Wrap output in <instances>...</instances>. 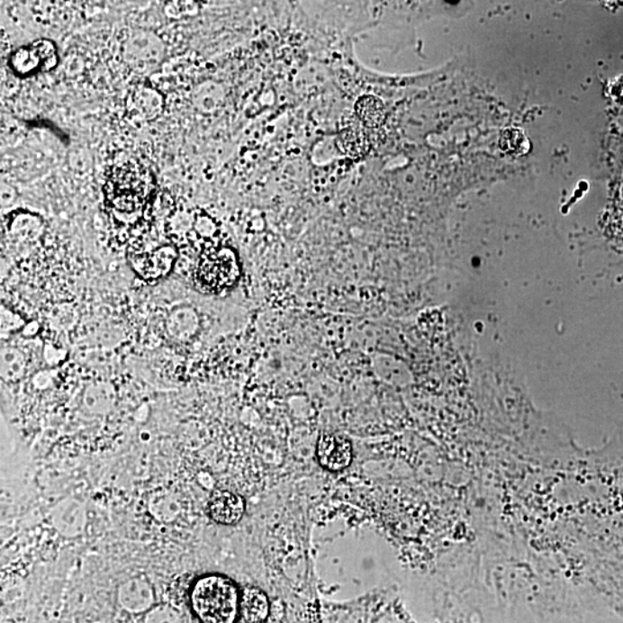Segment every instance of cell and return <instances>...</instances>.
Returning a JSON list of instances; mask_svg holds the SVG:
<instances>
[{
	"label": "cell",
	"instance_id": "9c48e42d",
	"mask_svg": "<svg viewBox=\"0 0 623 623\" xmlns=\"http://www.w3.org/2000/svg\"><path fill=\"white\" fill-rule=\"evenodd\" d=\"M175 252L171 248H163L154 253L147 254L139 260V267L143 273L150 276H158L163 272L170 269L175 260Z\"/></svg>",
	"mask_w": 623,
	"mask_h": 623
},
{
	"label": "cell",
	"instance_id": "277c9868",
	"mask_svg": "<svg viewBox=\"0 0 623 623\" xmlns=\"http://www.w3.org/2000/svg\"><path fill=\"white\" fill-rule=\"evenodd\" d=\"M57 63L55 44L48 40L18 49L11 57L10 65L18 76L28 77L39 72L49 71Z\"/></svg>",
	"mask_w": 623,
	"mask_h": 623
},
{
	"label": "cell",
	"instance_id": "ba28073f",
	"mask_svg": "<svg viewBox=\"0 0 623 623\" xmlns=\"http://www.w3.org/2000/svg\"><path fill=\"white\" fill-rule=\"evenodd\" d=\"M356 113L360 122L367 127H378L384 121L383 102L373 95L363 96L357 101Z\"/></svg>",
	"mask_w": 623,
	"mask_h": 623
},
{
	"label": "cell",
	"instance_id": "5b68a950",
	"mask_svg": "<svg viewBox=\"0 0 623 623\" xmlns=\"http://www.w3.org/2000/svg\"><path fill=\"white\" fill-rule=\"evenodd\" d=\"M317 457L326 470L342 471L351 465L354 452L350 441L338 434L326 433L319 438Z\"/></svg>",
	"mask_w": 623,
	"mask_h": 623
},
{
	"label": "cell",
	"instance_id": "6da1fadb",
	"mask_svg": "<svg viewBox=\"0 0 623 623\" xmlns=\"http://www.w3.org/2000/svg\"><path fill=\"white\" fill-rule=\"evenodd\" d=\"M155 179L149 169L137 161L114 166L105 185V198L114 215L122 220L133 219L153 198Z\"/></svg>",
	"mask_w": 623,
	"mask_h": 623
},
{
	"label": "cell",
	"instance_id": "7a4b0ae2",
	"mask_svg": "<svg viewBox=\"0 0 623 623\" xmlns=\"http://www.w3.org/2000/svg\"><path fill=\"white\" fill-rule=\"evenodd\" d=\"M240 594L231 580L222 575H204L191 592L194 612L203 623H236Z\"/></svg>",
	"mask_w": 623,
	"mask_h": 623
},
{
	"label": "cell",
	"instance_id": "30bf717a",
	"mask_svg": "<svg viewBox=\"0 0 623 623\" xmlns=\"http://www.w3.org/2000/svg\"><path fill=\"white\" fill-rule=\"evenodd\" d=\"M339 138H341L343 149L351 158H362L370 150V141H368L367 135L359 127H348L342 131Z\"/></svg>",
	"mask_w": 623,
	"mask_h": 623
},
{
	"label": "cell",
	"instance_id": "3957f363",
	"mask_svg": "<svg viewBox=\"0 0 623 623\" xmlns=\"http://www.w3.org/2000/svg\"><path fill=\"white\" fill-rule=\"evenodd\" d=\"M239 276L235 252L230 248L209 249L201 257L198 278L203 286L211 291H222L230 288Z\"/></svg>",
	"mask_w": 623,
	"mask_h": 623
},
{
	"label": "cell",
	"instance_id": "8992f818",
	"mask_svg": "<svg viewBox=\"0 0 623 623\" xmlns=\"http://www.w3.org/2000/svg\"><path fill=\"white\" fill-rule=\"evenodd\" d=\"M245 511L243 498L228 491H217L208 503V512L212 519L225 526L239 522Z\"/></svg>",
	"mask_w": 623,
	"mask_h": 623
},
{
	"label": "cell",
	"instance_id": "52a82bcc",
	"mask_svg": "<svg viewBox=\"0 0 623 623\" xmlns=\"http://www.w3.org/2000/svg\"><path fill=\"white\" fill-rule=\"evenodd\" d=\"M267 596L257 588H246L240 594L239 618L241 623H265L269 616Z\"/></svg>",
	"mask_w": 623,
	"mask_h": 623
}]
</instances>
